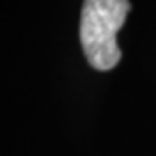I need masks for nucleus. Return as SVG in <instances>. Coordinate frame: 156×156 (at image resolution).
<instances>
[{
    "label": "nucleus",
    "instance_id": "obj_1",
    "mask_svg": "<svg viewBox=\"0 0 156 156\" xmlns=\"http://www.w3.org/2000/svg\"><path fill=\"white\" fill-rule=\"evenodd\" d=\"M131 11L129 0H84L80 19V41L96 70H112L121 61L118 32Z\"/></svg>",
    "mask_w": 156,
    "mask_h": 156
}]
</instances>
